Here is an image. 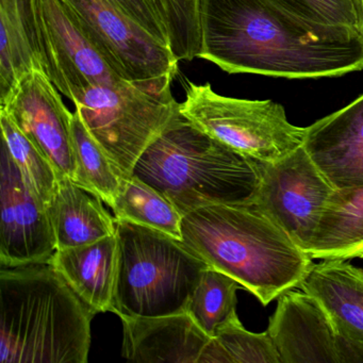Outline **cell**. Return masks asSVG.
Returning a JSON list of instances; mask_svg holds the SVG:
<instances>
[{"label":"cell","mask_w":363,"mask_h":363,"mask_svg":"<svg viewBox=\"0 0 363 363\" xmlns=\"http://www.w3.org/2000/svg\"><path fill=\"white\" fill-rule=\"evenodd\" d=\"M182 241L210 267L237 280L263 306L299 288L314 264L256 201L216 203L184 214Z\"/></svg>","instance_id":"2"},{"label":"cell","mask_w":363,"mask_h":363,"mask_svg":"<svg viewBox=\"0 0 363 363\" xmlns=\"http://www.w3.org/2000/svg\"><path fill=\"white\" fill-rule=\"evenodd\" d=\"M330 316L337 335L363 342V269L344 259L314 263L299 286Z\"/></svg>","instance_id":"16"},{"label":"cell","mask_w":363,"mask_h":363,"mask_svg":"<svg viewBox=\"0 0 363 363\" xmlns=\"http://www.w3.org/2000/svg\"><path fill=\"white\" fill-rule=\"evenodd\" d=\"M118 274L112 311L118 316L184 313L203 271L210 267L180 240L116 220Z\"/></svg>","instance_id":"5"},{"label":"cell","mask_w":363,"mask_h":363,"mask_svg":"<svg viewBox=\"0 0 363 363\" xmlns=\"http://www.w3.org/2000/svg\"><path fill=\"white\" fill-rule=\"evenodd\" d=\"M50 262L96 313L112 311L118 274L116 235L57 250Z\"/></svg>","instance_id":"17"},{"label":"cell","mask_w":363,"mask_h":363,"mask_svg":"<svg viewBox=\"0 0 363 363\" xmlns=\"http://www.w3.org/2000/svg\"><path fill=\"white\" fill-rule=\"evenodd\" d=\"M72 143L75 157V182L78 186L99 195L112 208L123 177L114 167L103 148L86 128L77 110L71 122Z\"/></svg>","instance_id":"22"},{"label":"cell","mask_w":363,"mask_h":363,"mask_svg":"<svg viewBox=\"0 0 363 363\" xmlns=\"http://www.w3.org/2000/svg\"><path fill=\"white\" fill-rule=\"evenodd\" d=\"M303 147L335 190L363 186V94L307 127Z\"/></svg>","instance_id":"14"},{"label":"cell","mask_w":363,"mask_h":363,"mask_svg":"<svg viewBox=\"0 0 363 363\" xmlns=\"http://www.w3.org/2000/svg\"><path fill=\"white\" fill-rule=\"evenodd\" d=\"M201 28L197 58L228 74L320 79L363 69V35L309 24L269 0H201Z\"/></svg>","instance_id":"1"},{"label":"cell","mask_w":363,"mask_h":363,"mask_svg":"<svg viewBox=\"0 0 363 363\" xmlns=\"http://www.w3.org/2000/svg\"><path fill=\"white\" fill-rule=\"evenodd\" d=\"M57 250L48 209L23 179L1 142L0 158V264L16 267L50 262Z\"/></svg>","instance_id":"12"},{"label":"cell","mask_w":363,"mask_h":363,"mask_svg":"<svg viewBox=\"0 0 363 363\" xmlns=\"http://www.w3.org/2000/svg\"><path fill=\"white\" fill-rule=\"evenodd\" d=\"M175 77L91 86L74 101L86 128L121 177L133 176L148 146L182 113V104L172 93Z\"/></svg>","instance_id":"6"},{"label":"cell","mask_w":363,"mask_h":363,"mask_svg":"<svg viewBox=\"0 0 363 363\" xmlns=\"http://www.w3.org/2000/svg\"><path fill=\"white\" fill-rule=\"evenodd\" d=\"M42 71L75 101L86 89L122 82L63 0H31Z\"/></svg>","instance_id":"8"},{"label":"cell","mask_w":363,"mask_h":363,"mask_svg":"<svg viewBox=\"0 0 363 363\" xmlns=\"http://www.w3.org/2000/svg\"><path fill=\"white\" fill-rule=\"evenodd\" d=\"M0 125L3 142L18 165L23 179L38 201L48 209L60 179L58 173L37 146L16 126L7 112L1 109Z\"/></svg>","instance_id":"24"},{"label":"cell","mask_w":363,"mask_h":363,"mask_svg":"<svg viewBox=\"0 0 363 363\" xmlns=\"http://www.w3.org/2000/svg\"><path fill=\"white\" fill-rule=\"evenodd\" d=\"M112 210L116 220L148 227L182 241V213L167 197L135 176L123 178Z\"/></svg>","instance_id":"21"},{"label":"cell","mask_w":363,"mask_h":363,"mask_svg":"<svg viewBox=\"0 0 363 363\" xmlns=\"http://www.w3.org/2000/svg\"><path fill=\"white\" fill-rule=\"evenodd\" d=\"M363 248V186L333 191L307 252L312 259L354 258Z\"/></svg>","instance_id":"19"},{"label":"cell","mask_w":363,"mask_h":363,"mask_svg":"<svg viewBox=\"0 0 363 363\" xmlns=\"http://www.w3.org/2000/svg\"><path fill=\"white\" fill-rule=\"evenodd\" d=\"M16 126L52 163L59 178L74 180L75 157L72 143L73 113L63 103L60 91L41 69L25 74L7 96L0 99Z\"/></svg>","instance_id":"11"},{"label":"cell","mask_w":363,"mask_h":363,"mask_svg":"<svg viewBox=\"0 0 363 363\" xmlns=\"http://www.w3.org/2000/svg\"><path fill=\"white\" fill-rule=\"evenodd\" d=\"M182 116L197 128L247 158L275 163L298 150L306 128L294 126L284 107L218 94L211 84L186 80Z\"/></svg>","instance_id":"7"},{"label":"cell","mask_w":363,"mask_h":363,"mask_svg":"<svg viewBox=\"0 0 363 363\" xmlns=\"http://www.w3.org/2000/svg\"><path fill=\"white\" fill-rule=\"evenodd\" d=\"M124 329L122 356L145 363H201L212 337L188 312L172 315L120 316Z\"/></svg>","instance_id":"15"},{"label":"cell","mask_w":363,"mask_h":363,"mask_svg":"<svg viewBox=\"0 0 363 363\" xmlns=\"http://www.w3.org/2000/svg\"><path fill=\"white\" fill-rule=\"evenodd\" d=\"M99 195L67 177L59 179L48 207L57 250L93 243L116 233V220Z\"/></svg>","instance_id":"18"},{"label":"cell","mask_w":363,"mask_h":363,"mask_svg":"<svg viewBox=\"0 0 363 363\" xmlns=\"http://www.w3.org/2000/svg\"><path fill=\"white\" fill-rule=\"evenodd\" d=\"M356 257H358V258H362L363 259V248L361 250H359L358 252H357ZM354 257V258H356Z\"/></svg>","instance_id":"30"},{"label":"cell","mask_w":363,"mask_h":363,"mask_svg":"<svg viewBox=\"0 0 363 363\" xmlns=\"http://www.w3.org/2000/svg\"><path fill=\"white\" fill-rule=\"evenodd\" d=\"M243 286L218 269L208 267L191 297L188 312L197 326L210 337L237 316V291Z\"/></svg>","instance_id":"23"},{"label":"cell","mask_w":363,"mask_h":363,"mask_svg":"<svg viewBox=\"0 0 363 363\" xmlns=\"http://www.w3.org/2000/svg\"><path fill=\"white\" fill-rule=\"evenodd\" d=\"M169 33L171 50L178 61H192L201 52V0H156Z\"/></svg>","instance_id":"26"},{"label":"cell","mask_w":363,"mask_h":363,"mask_svg":"<svg viewBox=\"0 0 363 363\" xmlns=\"http://www.w3.org/2000/svg\"><path fill=\"white\" fill-rule=\"evenodd\" d=\"M291 16L315 26L341 27L363 35L358 0H269Z\"/></svg>","instance_id":"27"},{"label":"cell","mask_w":363,"mask_h":363,"mask_svg":"<svg viewBox=\"0 0 363 363\" xmlns=\"http://www.w3.org/2000/svg\"><path fill=\"white\" fill-rule=\"evenodd\" d=\"M116 9L147 31L162 45L171 48L169 29L156 0H108Z\"/></svg>","instance_id":"28"},{"label":"cell","mask_w":363,"mask_h":363,"mask_svg":"<svg viewBox=\"0 0 363 363\" xmlns=\"http://www.w3.org/2000/svg\"><path fill=\"white\" fill-rule=\"evenodd\" d=\"M89 39L125 80L178 74V59L108 0H63Z\"/></svg>","instance_id":"9"},{"label":"cell","mask_w":363,"mask_h":363,"mask_svg":"<svg viewBox=\"0 0 363 363\" xmlns=\"http://www.w3.org/2000/svg\"><path fill=\"white\" fill-rule=\"evenodd\" d=\"M359 6H360L361 10L363 12V0H358Z\"/></svg>","instance_id":"31"},{"label":"cell","mask_w":363,"mask_h":363,"mask_svg":"<svg viewBox=\"0 0 363 363\" xmlns=\"http://www.w3.org/2000/svg\"><path fill=\"white\" fill-rule=\"evenodd\" d=\"M35 69L42 71L31 0H0V99Z\"/></svg>","instance_id":"20"},{"label":"cell","mask_w":363,"mask_h":363,"mask_svg":"<svg viewBox=\"0 0 363 363\" xmlns=\"http://www.w3.org/2000/svg\"><path fill=\"white\" fill-rule=\"evenodd\" d=\"M261 175L262 162L210 137L182 113L148 146L133 173L182 216L205 206L254 203Z\"/></svg>","instance_id":"4"},{"label":"cell","mask_w":363,"mask_h":363,"mask_svg":"<svg viewBox=\"0 0 363 363\" xmlns=\"http://www.w3.org/2000/svg\"><path fill=\"white\" fill-rule=\"evenodd\" d=\"M201 363H281V359L269 331H248L237 315L218 331Z\"/></svg>","instance_id":"25"},{"label":"cell","mask_w":363,"mask_h":363,"mask_svg":"<svg viewBox=\"0 0 363 363\" xmlns=\"http://www.w3.org/2000/svg\"><path fill=\"white\" fill-rule=\"evenodd\" d=\"M339 363H363V342L354 341L339 335Z\"/></svg>","instance_id":"29"},{"label":"cell","mask_w":363,"mask_h":363,"mask_svg":"<svg viewBox=\"0 0 363 363\" xmlns=\"http://www.w3.org/2000/svg\"><path fill=\"white\" fill-rule=\"evenodd\" d=\"M335 190L301 146L282 160L262 163L255 201L306 252Z\"/></svg>","instance_id":"10"},{"label":"cell","mask_w":363,"mask_h":363,"mask_svg":"<svg viewBox=\"0 0 363 363\" xmlns=\"http://www.w3.org/2000/svg\"><path fill=\"white\" fill-rule=\"evenodd\" d=\"M267 331L281 363H339L335 325L318 299L303 290L278 297Z\"/></svg>","instance_id":"13"},{"label":"cell","mask_w":363,"mask_h":363,"mask_svg":"<svg viewBox=\"0 0 363 363\" xmlns=\"http://www.w3.org/2000/svg\"><path fill=\"white\" fill-rule=\"evenodd\" d=\"M95 314L52 262L1 267L0 362H88Z\"/></svg>","instance_id":"3"}]
</instances>
